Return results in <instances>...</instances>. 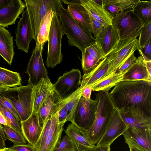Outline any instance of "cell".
I'll return each mask as SVG.
<instances>
[{
	"label": "cell",
	"instance_id": "obj_1",
	"mask_svg": "<svg viewBox=\"0 0 151 151\" xmlns=\"http://www.w3.org/2000/svg\"><path fill=\"white\" fill-rule=\"evenodd\" d=\"M109 95L117 109L132 106L151 115V81H122L114 86Z\"/></svg>",
	"mask_w": 151,
	"mask_h": 151
},
{
	"label": "cell",
	"instance_id": "obj_32",
	"mask_svg": "<svg viewBox=\"0 0 151 151\" xmlns=\"http://www.w3.org/2000/svg\"><path fill=\"white\" fill-rule=\"evenodd\" d=\"M134 12L137 18L145 24L151 21V1H141L136 5Z\"/></svg>",
	"mask_w": 151,
	"mask_h": 151
},
{
	"label": "cell",
	"instance_id": "obj_21",
	"mask_svg": "<svg viewBox=\"0 0 151 151\" xmlns=\"http://www.w3.org/2000/svg\"><path fill=\"white\" fill-rule=\"evenodd\" d=\"M53 84L49 78H42L36 86L33 87V112L37 114L42 104L54 91Z\"/></svg>",
	"mask_w": 151,
	"mask_h": 151
},
{
	"label": "cell",
	"instance_id": "obj_51",
	"mask_svg": "<svg viewBox=\"0 0 151 151\" xmlns=\"http://www.w3.org/2000/svg\"><path fill=\"white\" fill-rule=\"evenodd\" d=\"M130 149L129 151H143L138 147L133 145L128 144Z\"/></svg>",
	"mask_w": 151,
	"mask_h": 151
},
{
	"label": "cell",
	"instance_id": "obj_37",
	"mask_svg": "<svg viewBox=\"0 0 151 151\" xmlns=\"http://www.w3.org/2000/svg\"><path fill=\"white\" fill-rule=\"evenodd\" d=\"M0 110L5 118L9 126L17 130H21L20 122L14 115L0 105Z\"/></svg>",
	"mask_w": 151,
	"mask_h": 151
},
{
	"label": "cell",
	"instance_id": "obj_15",
	"mask_svg": "<svg viewBox=\"0 0 151 151\" xmlns=\"http://www.w3.org/2000/svg\"><path fill=\"white\" fill-rule=\"evenodd\" d=\"M22 16L16 29L15 40L18 49L27 53L30 42L33 39V37L28 14L26 9Z\"/></svg>",
	"mask_w": 151,
	"mask_h": 151
},
{
	"label": "cell",
	"instance_id": "obj_50",
	"mask_svg": "<svg viewBox=\"0 0 151 151\" xmlns=\"http://www.w3.org/2000/svg\"><path fill=\"white\" fill-rule=\"evenodd\" d=\"M11 0H0V10L7 5Z\"/></svg>",
	"mask_w": 151,
	"mask_h": 151
},
{
	"label": "cell",
	"instance_id": "obj_39",
	"mask_svg": "<svg viewBox=\"0 0 151 151\" xmlns=\"http://www.w3.org/2000/svg\"><path fill=\"white\" fill-rule=\"evenodd\" d=\"M137 60L138 58L135 56L134 53H133L127 59L116 72L121 73L126 72L137 62Z\"/></svg>",
	"mask_w": 151,
	"mask_h": 151
},
{
	"label": "cell",
	"instance_id": "obj_49",
	"mask_svg": "<svg viewBox=\"0 0 151 151\" xmlns=\"http://www.w3.org/2000/svg\"><path fill=\"white\" fill-rule=\"evenodd\" d=\"M0 124L3 125L9 126L4 116L0 110Z\"/></svg>",
	"mask_w": 151,
	"mask_h": 151
},
{
	"label": "cell",
	"instance_id": "obj_16",
	"mask_svg": "<svg viewBox=\"0 0 151 151\" xmlns=\"http://www.w3.org/2000/svg\"><path fill=\"white\" fill-rule=\"evenodd\" d=\"M65 132L75 151H90L96 146L90 141L85 130L78 128L72 123L68 124Z\"/></svg>",
	"mask_w": 151,
	"mask_h": 151
},
{
	"label": "cell",
	"instance_id": "obj_34",
	"mask_svg": "<svg viewBox=\"0 0 151 151\" xmlns=\"http://www.w3.org/2000/svg\"><path fill=\"white\" fill-rule=\"evenodd\" d=\"M82 52L81 65L84 74L88 73L101 62L92 56L85 49Z\"/></svg>",
	"mask_w": 151,
	"mask_h": 151
},
{
	"label": "cell",
	"instance_id": "obj_5",
	"mask_svg": "<svg viewBox=\"0 0 151 151\" xmlns=\"http://www.w3.org/2000/svg\"><path fill=\"white\" fill-rule=\"evenodd\" d=\"M112 24L118 32L120 41L139 36L144 24L136 17L134 9L122 11L115 15Z\"/></svg>",
	"mask_w": 151,
	"mask_h": 151
},
{
	"label": "cell",
	"instance_id": "obj_17",
	"mask_svg": "<svg viewBox=\"0 0 151 151\" xmlns=\"http://www.w3.org/2000/svg\"><path fill=\"white\" fill-rule=\"evenodd\" d=\"M25 8V4L22 1L11 0L7 5L0 10V26L7 27L15 24L16 19L23 13Z\"/></svg>",
	"mask_w": 151,
	"mask_h": 151
},
{
	"label": "cell",
	"instance_id": "obj_19",
	"mask_svg": "<svg viewBox=\"0 0 151 151\" xmlns=\"http://www.w3.org/2000/svg\"><path fill=\"white\" fill-rule=\"evenodd\" d=\"M20 124L24 137L29 143L33 146L38 140L42 129L37 114H32L27 119L21 121Z\"/></svg>",
	"mask_w": 151,
	"mask_h": 151
},
{
	"label": "cell",
	"instance_id": "obj_3",
	"mask_svg": "<svg viewBox=\"0 0 151 151\" xmlns=\"http://www.w3.org/2000/svg\"><path fill=\"white\" fill-rule=\"evenodd\" d=\"M95 99L98 101L95 118L89 130L85 131L90 141L94 145L105 133L115 108L109 91L98 93Z\"/></svg>",
	"mask_w": 151,
	"mask_h": 151
},
{
	"label": "cell",
	"instance_id": "obj_54",
	"mask_svg": "<svg viewBox=\"0 0 151 151\" xmlns=\"http://www.w3.org/2000/svg\"></svg>",
	"mask_w": 151,
	"mask_h": 151
},
{
	"label": "cell",
	"instance_id": "obj_8",
	"mask_svg": "<svg viewBox=\"0 0 151 151\" xmlns=\"http://www.w3.org/2000/svg\"><path fill=\"white\" fill-rule=\"evenodd\" d=\"M97 104L96 99L87 100L81 96L69 121L78 128L88 131L95 119Z\"/></svg>",
	"mask_w": 151,
	"mask_h": 151
},
{
	"label": "cell",
	"instance_id": "obj_18",
	"mask_svg": "<svg viewBox=\"0 0 151 151\" xmlns=\"http://www.w3.org/2000/svg\"><path fill=\"white\" fill-rule=\"evenodd\" d=\"M125 142L143 151H151V132H144L129 127L123 133Z\"/></svg>",
	"mask_w": 151,
	"mask_h": 151
},
{
	"label": "cell",
	"instance_id": "obj_38",
	"mask_svg": "<svg viewBox=\"0 0 151 151\" xmlns=\"http://www.w3.org/2000/svg\"><path fill=\"white\" fill-rule=\"evenodd\" d=\"M54 151H75L73 146L67 135L64 136L59 145Z\"/></svg>",
	"mask_w": 151,
	"mask_h": 151
},
{
	"label": "cell",
	"instance_id": "obj_48",
	"mask_svg": "<svg viewBox=\"0 0 151 151\" xmlns=\"http://www.w3.org/2000/svg\"><path fill=\"white\" fill-rule=\"evenodd\" d=\"M144 62L149 74L151 76V60Z\"/></svg>",
	"mask_w": 151,
	"mask_h": 151
},
{
	"label": "cell",
	"instance_id": "obj_7",
	"mask_svg": "<svg viewBox=\"0 0 151 151\" xmlns=\"http://www.w3.org/2000/svg\"><path fill=\"white\" fill-rule=\"evenodd\" d=\"M64 35L58 14L53 15L48 35L47 60L45 64L47 67L54 68L63 61V56L61 47L62 36Z\"/></svg>",
	"mask_w": 151,
	"mask_h": 151
},
{
	"label": "cell",
	"instance_id": "obj_9",
	"mask_svg": "<svg viewBox=\"0 0 151 151\" xmlns=\"http://www.w3.org/2000/svg\"><path fill=\"white\" fill-rule=\"evenodd\" d=\"M118 110L128 128L151 132V115L141 108L129 106Z\"/></svg>",
	"mask_w": 151,
	"mask_h": 151
},
{
	"label": "cell",
	"instance_id": "obj_13",
	"mask_svg": "<svg viewBox=\"0 0 151 151\" xmlns=\"http://www.w3.org/2000/svg\"><path fill=\"white\" fill-rule=\"evenodd\" d=\"M127 128L118 110L115 107L106 129L96 146L111 145Z\"/></svg>",
	"mask_w": 151,
	"mask_h": 151
},
{
	"label": "cell",
	"instance_id": "obj_45",
	"mask_svg": "<svg viewBox=\"0 0 151 151\" xmlns=\"http://www.w3.org/2000/svg\"><path fill=\"white\" fill-rule=\"evenodd\" d=\"M8 139L3 130V125L0 124V150L6 147L5 141Z\"/></svg>",
	"mask_w": 151,
	"mask_h": 151
},
{
	"label": "cell",
	"instance_id": "obj_26",
	"mask_svg": "<svg viewBox=\"0 0 151 151\" xmlns=\"http://www.w3.org/2000/svg\"><path fill=\"white\" fill-rule=\"evenodd\" d=\"M14 55L13 37L5 27L0 26V55L11 65Z\"/></svg>",
	"mask_w": 151,
	"mask_h": 151
},
{
	"label": "cell",
	"instance_id": "obj_10",
	"mask_svg": "<svg viewBox=\"0 0 151 151\" xmlns=\"http://www.w3.org/2000/svg\"><path fill=\"white\" fill-rule=\"evenodd\" d=\"M81 78L80 70L73 68L59 77L56 82L53 84V90L61 100H64L78 90Z\"/></svg>",
	"mask_w": 151,
	"mask_h": 151
},
{
	"label": "cell",
	"instance_id": "obj_6",
	"mask_svg": "<svg viewBox=\"0 0 151 151\" xmlns=\"http://www.w3.org/2000/svg\"><path fill=\"white\" fill-rule=\"evenodd\" d=\"M60 0H24L32 30L33 39L35 42L41 22L50 10L56 12Z\"/></svg>",
	"mask_w": 151,
	"mask_h": 151
},
{
	"label": "cell",
	"instance_id": "obj_12",
	"mask_svg": "<svg viewBox=\"0 0 151 151\" xmlns=\"http://www.w3.org/2000/svg\"><path fill=\"white\" fill-rule=\"evenodd\" d=\"M138 40L130 38L119 41L116 48L107 56L113 63L112 74L116 72L127 59L137 50H138Z\"/></svg>",
	"mask_w": 151,
	"mask_h": 151
},
{
	"label": "cell",
	"instance_id": "obj_43",
	"mask_svg": "<svg viewBox=\"0 0 151 151\" xmlns=\"http://www.w3.org/2000/svg\"><path fill=\"white\" fill-rule=\"evenodd\" d=\"M9 148L13 151H35L33 145L29 143L23 145H14Z\"/></svg>",
	"mask_w": 151,
	"mask_h": 151
},
{
	"label": "cell",
	"instance_id": "obj_33",
	"mask_svg": "<svg viewBox=\"0 0 151 151\" xmlns=\"http://www.w3.org/2000/svg\"><path fill=\"white\" fill-rule=\"evenodd\" d=\"M3 127L8 139L12 142L14 145L26 144L27 141L21 130H17L9 126L3 125Z\"/></svg>",
	"mask_w": 151,
	"mask_h": 151
},
{
	"label": "cell",
	"instance_id": "obj_24",
	"mask_svg": "<svg viewBox=\"0 0 151 151\" xmlns=\"http://www.w3.org/2000/svg\"><path fill=\"white\" fill-rule=\"evenodd\" d=\"M60 100L54 91L42 104L37 114L42 127L50 116L55 114L58 111L60 108L59 102Z\"/></svg>",
	"mask_w": 151,
	"mask_h": 151
},
{
	"label": "cell",
	"instance_id": "obj_35",
	"mask_svg": "<svg viewBox=\"0 0 151 151\" xmlns=\"http://www.w3.org/2000/svg\"><path fill=\"white\" fill-rule=\"evenodd\" d=\"M51 122L50 116L43 124L40 135L36 143L33 146L35 151H40L49 133Z\"/></svg>",
	"mask_w": 151,
	"mask_h": 151
},
{
	"label": "cell",
	"instance_id": "obj_27",
	"mask_svg": "<svg viewBox=\"0 0 151 151\" xmlns=\"http://www.w3.org/2000/svg\"><path fill=\"white\" fill-rule=\"evenodd\" d=\"M136 63L124 74L123 80H144L151 81V76L147 71L144 61L141 56H139Z\"/></svg>",
	"mask_w": 151,
	"mask_h": 151
},
{
	"label": "cell",
	"instance_id": "obj_52",
	"mask_svg": "<svg viewBox=\"0 0 151 151\" xmlns=\"http://www.w3.org/2000/svg\"><path fill=\"white\" fill-rule=\"evenodd\" d=\"M2 151H13L10 150L9 148L5 147L3 149H1Z\"/></svg>",
	"mask_w": 151,
	"mask_h": 151
},
{
	"label": "cell",
	"instance_id": "obj_44",
	"mask_svg": "<svg viewBox=\"0 0 151 151\" xmlns=\"http://www.w3.org/2000/svg\"><path fill=\"white\" fill-rule=\"evenodd\" d=\"M138 50H139L146 57L151 59V39L143 47Z\"/></svg>",
	"mask_w": 151,
	"mask_h": 151
},
{
	"label": "cell",
	"instance_id": "obj_4",
	"mask_svg": "<svg viewBox=\"0 0 151 151\" xmlns=\"http://www.w3.org/2000/svg\"><path fill=\"white\" fill-rule=\"evenodd\" d=\"M33 87L28 84L0 89V95L8 100L18 113L21 121L28 119L33 112Z\"/></svg>",
	"mask_w": 151,
	"mask_h": 151
},
{
	"label": "cell",
	"instance_id": "obj_40",
	"mask_svg": "<svg viewBox=\"0 0 151 151\" xmlns=\"http://www.w3.org/2000/svg\"><path fill=\"white\" fill-rule=\"evenodd\" d=\"M0 105L5 109L12 113L20 122H21L18 113L12 104L8 100L1 95Z\"/></svg>",
	"mask_w": 151,
	"mask_h": 151
},
{
	"label": "cell",
	"instance_id": "obj_14",
	"mask_svg": "<svg viewBox=\"0 0 151 151\" xmlns=\"http://www.w3.org/2000/svg\"><path fill=\"white\" fill-rule=\"evenodd\" d=\"M95 39L96 43L105 57L116 48L120 41L117 30L112 24L104 27Z\"/></svg>",
	"mask_w": 151,
	"mask_h": 151
},
{
	"label": "cell",
	"instance_id": "obj_22",
	"mask_svg": "<svg viewBox=\"0 0 151 151\" xmlns=\"http://www.w3.org/2000/svg\"><path fill=\"white\" fill-rule=\"evenodd\" d=\"M109 63V61L106 57L91 71L84 74L82 76V80L79 87L83 89L86 86H91L104 79L108 70Z\"/></svg>",
	"mask_w": 151,
	"mask_h": 151
},
{
	"label": "cell",
	"instance_id": "obj_46",
	"mask_svg": "<svg viewBox=\"0 0 151 151\" xmlns=\"http://www.w3.org/2000/svg\"><path fill=\"white\" fill-rule=\"evenodd\" d=\"M92 91L91 86H86L83 89L82 96L86 99L88 100L91 99V96Z\"/></svg>",
	"mask_w": 151,
	"mask_h": 151
},
{
	"label": "cell",
	"instance_id": "obj_53",
	"mask_svg": "<svg viewBox=\"0 0 151 151\" xmlns=\"http://www.w3.org/2000/svg\"><path fill=\"white\" fill-rule=\"evenodd\" d=\"M0 151H2V150H0Z\"/></svg>",
	"mask_w": 151,
	"mask_h": 151
},
{
	"label": "cell",
	"instance_id": "obj_25",
	"mask_svg": "<svg viewBox=\"0 0 151 151\" xmlns=\"http://www.w3.org/2000/svg\"><path fill=\"white\" fill-rule=\"evenodd\" d=\"M67 4V9L73 17L91 32V22L88 12L79 0H61Z\"/></svg>",
	"mask_w": 151,
	"mask_h": 151
},
{
	"label": "cell",
	"instance_id": "obj_47",
	"mask_svg": "<svg viewBox=\"0 0 151 151\" xmlns=\"http://www.w3.org/2000/svg\"><path fill=\"white\" fill-rule=\"evenodd\" d=\"M110 145L96 146L90 151H110Z\"/></svg>",
	"mask_w": 151,
	"mask_h": 151
},
{
	"label": "cell",
	"instance_id": "obj_42",
	"mask_svg": "<svg viewBox=\"0 0 151 151\" xmlns=\"http://www.w3.org/2000/svg\"><path fill=\"white\" fill-rule=\"evenodd\" d=\"M85 50L88 51L92 56L98 60L101 61L105 58L96 43L86 48Z\"/></svg>",
	"mask_w": 151,
	"mask_h": 151
},
{
	"label": "cell",
	"instance_id": "obj_11",
	"mask_svg": "<svg viewBox=\"0 0 151 151\" xmlns=\"http://www.w3.org/2000/svg\"><path fill=\"white\" fill-rule=\"evenodd\" d=\"M44 45L36 43L35 47L27 65L26 73L29 76V84L32 87L38 84L42 78H49L42 56Z\"/></svg>",
	"mask_w": 151,
	"mask_h": 151
},
{
	"label": "cell",
	"instance_id": "obj_30",
	"mask_svg": "<svg viewBox=\"0 0 151 151\" xmlns=\"http://www.w3.org/2000/svg\"><path fill=\"white\" fill-rule=\"evenodd\" d=\"M55 12L54 10H49L42 19L40 25L36 43L45 45L48 41L52 20Z\"/></svg>",
	"mask_w": 151,
	"mask_h": 151
},
{
	"label": "cell",
	"instance_id": "obj_2",
	"mask_svg": "<svg viewBox=\"0 0 151 151\" xmlns=\"http://www.w3.org/2000/svg\"><path fill=\"white\" fill-rule=\"evenodd\" d=\"M56 13L59 17L62 31L68 39L69 45L77 47L82 52L96 43L91 32L73 17L64 8L61 1Z\"/></svg>",
	"mask_w": 151,
	"mask_h": 151
},
{
	"label": "cell",
	"instance_id": "obj_28",
	"mask_svg": "<svg viewBox=\"0 0 151 151\" xmlns=\"http://www.w3.org/2000/svg\"><path fill=\"white\" fill-rule=\"evenodd\" d=\"M140 0H104L103 7L114 17L120 12L134 9Z\"/></svg>",
	"mask_w": 151,
	"mask_h": 151
},
{
	"label": "cell",
	"instance_id": "obj_36",
	"mask_svg": "<svg viewBox=\"0 0 151 151\" xmlns=\"http://www.w3.org/2000/svg\"><path fill=\"white\" fill-rule=\"evenodd\" d=\"M139 36L138 40V50L143 47L151 39V21L142 27Z\"/></svg>",
	"mask_w": 151,
	"mask_h": 151
},
{
	"label": "cell",
	"instance_id": "obj_31",
	"mask_svg": "<svg viewBox=\"0 0 151 151\" xmlns=\"http://www.w3.org/2000/svg\"><path fill=\"white\" fill-rule=\"evenodd\" d=\"M125 73H121L116 72L111 74L109 77L91 86L92 91H109L117 83L123 80V76Z\"/></svg>",
	"mask_w": 151,
	"mask_h": 151
},
{
	"label": "cell",
	"instance_id": "obj_20",
	"mask_svg": "<svg viewBox=\"0 0 151 151\" xmlns=\"http://www.w3.org/2000/svg\"><path fill=\"white\" fill-rule=\"evenodd\" d=\"M59 110L56 114L50 116L51 122L49 133L40 151H54L60 143L64 124L58 122Z\"/></svg>",
	"mask_w": 151,
	"mask_h": 151
},
{
	"label": "cell",
	"instance_id": "obj_29",
	"mask_svg": "<svg viewBox=\"0 0 151 151\" xmlns=\"http://www.w3.org/2000/svg\"><path fill=\"white\" fill-rule=\"evenodd\" d=\"M21 81L19 73L0 67V89L20 85Z\"/></svg>",
	"mask_w": 151,
	"mask_h": 151
},
{
	"label": "cell",
	"instance_id": "obj_23",
	"mask_svg": "<svg viewBox=\"0 0 151 151\" xmlns=\"http://www.w3.org/2000/svg\"><path fill=\"white\" fill-rule=\"evenodd\" d=\"M79 1L88 13L104 27L112 24L114 17L103 6L97 4L93 0H80Z\"/></svg>",
	"mask_w": 151,
	"mask_h": 151
},
{
	"label": "cell",
	"instance_id": "obj_41",
	"mask_svg": "<svg viewBox=\"0 0 151 151\" xmlns=\"http://www.w3.org/2000/svg\"><path fill=\"white\" fill-rule=\"evenodd\" d=\"M91 22V32L95 38L102 30L104 27L97 20L89 13Z\"/></svg>",
	"mask_w": 151,
	"mask_h": 151
}]
</instances>
